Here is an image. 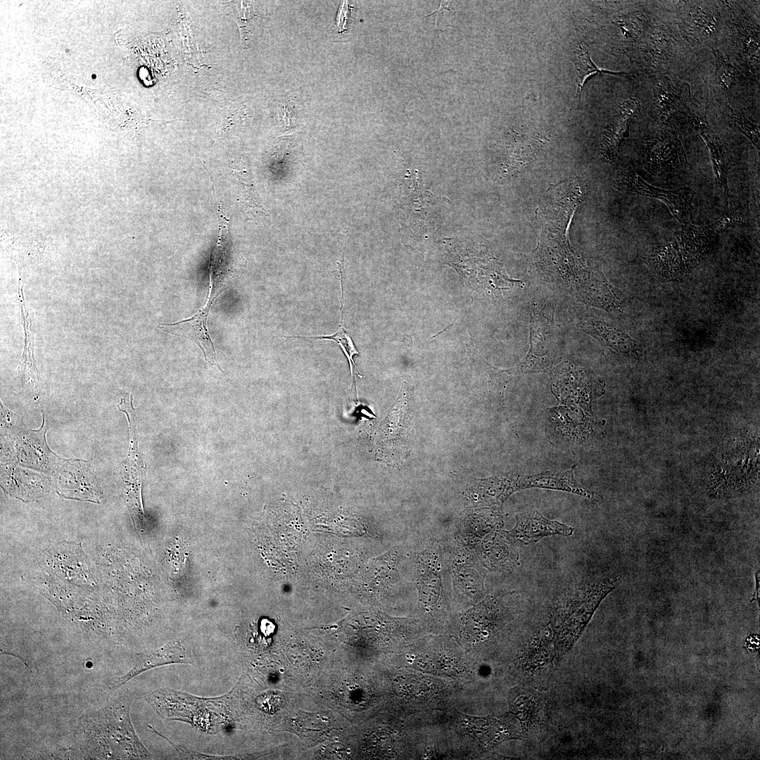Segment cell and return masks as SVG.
<instances>
[{
    "mask_svg": "<svg viewBox=\"0 0 760 760\" xmlns=\"http://www.w3.org/2000/svg\"><path fill=\"white\" fill-rule=\"evenodd\" d=\"M716 62V76L719 85L725 90H729L736 81V69L728 61L724 58L718 50L713 49Z\"/></svg>",
    "mask_w": 760,
    "mask_h": 760,
    "instance_id": "26",
    "label": "cell"
},
{
    "mask_svg": "<svg viewBox=\"0 0 760 760\" xmlns=\"http://www.w3.org/2000/svg\"><path fill=\"white\" fill-rule=\"evenodd\" d=\"M640 154L646 169L662 178L678 175L688 165L683 145L671 129L659 130L649 136L644 141Z\"/></svg>",
    "mask_w": 760,
    "mask_h": 760,
    "instance_id": "4",
    "label": "cell"
},
{
    "mask_svg": "<svg viewBox=\"0 0 760 760\" xmlns=\"http://www.w3.org/2000/svg\"><path fill=\"white\" fill-rule=\"evenodd\" d=\"M519 489L542 488L573 493L593 499V493L581 486L574 477L573 469L564 472H543L519 478Z\"/></svg>",
    "mask_w": 760,
    "mask_h": 760,
    "instance_id": "14",
    "label": "cell"
},
{
    "mask_svg": "<svg viewBox=\"0 0 760 760\" xmlns=\"http://www.w3.org/2000/svg\"><path fill=\"white\" fill-rule=\"evenodd\" d=\"M718 21L716 11L708 6H698L687 19V34L693 37L708 39L716 32Z\"/></svg>",
    "mask_w": 760,
    "mask_h": 760,
    "instance_id": "19",
    "label": "cell"
},
{
    "mask_svg": "<svg viewBox=\"0 0 760 760\" xmlns=\"http://www.w3.org/2000/svg\"><path fill=\"white\" fill-rule=\"evenodd\" d=\"M519 555L509 538L493 531L481 544V560L490 571H508L519 564Z\"/></svg>",
    "mask_w": 760,
    "mask_h": 760,
    "instance_id": "13",
    "label": "cell"
},
{
    "mask_svg": "<svg viewBox=\"0 0 760 760\" xmlns=\"http://www.w3.org/2000/svg\"><path fill=\"white\" fill-rule=\"evenodd\" d=\"M343 317V313L341 312V324H340L338 330L334 334L321 336H297L287 337L329 340L336 342L340 346L343 354L345 355L348 361L350 375L351 377L353 378V369L356 371L358 376H360V374L357 369L356 368L354 361V357L355 355H358L359 352L357 350L351 336L349 335L348 332L344 327Z\"/></svg>",
    "mask_w": 760,
    "mask_h": 760,
    "instance_id": "21",
    "label": "cell"
},
{
    "mask_svg": "<svg viewBox=\"0 0 760 760\" xmlns=\"http://www.w3.org/2000/svg\"><path fill=\"white\" fill-rule=\"evenodd\" d=\"M211 306L212 304L205 302L203 308L191 317L172 324H162L158 327L165 332L194 341L201 349L208 364L216 366L223 372L217 362L214 346L207 328V319Z\"/></svg>",
    "mask_w": 760,
    "mask_h": 760,
    "instance_id": "8",
    "label": "cell"
},
{
    "mask_svg": "<svg viewBox=\"0 0 760 760\" xmlns=\"http://www.w3.org/2000/svg\"><path fill=\"white\" fill-rule=\"evenodd\" d=\"M213 191L218 213L219 229L209 265L210 289L206 300L211 303L228 288L234 272V262L233 245L229 230V220L217 201L213 186Z\"/></svg>",
    "mask_w": 760,
    "mask_h": 760,
    "instance_id": "5",
    "label": "cell"
},
{
    "mask_svg": "<svg viewBox=\"0 0 760 760\" xmlns=\"http://www.w3.org/2000/svg\"><path fill=\"white\" fill-rule=\"evenodd\" d=\"M232 11L228 16L236 23L241 37V44L247 48L251 36V29L248 27L255 15L252 13L250 5L246 1H235L232 4Z\"/></svg>",
    "mask_w": 760,
    "mask_h": 760,
    "instance_id": "24",
    "label": "cell"
},
{
    "mask_svg": "<svg viewBox=\"0 0 760 760\" xmlns=\"http://www.w3.org/2000/svg\"><path fill=\"white\" fill-rule=\"evenodd\" d=\"M269 695L270 699H269L268 702L266 700L262 702L264 706L263 709L270 711H277L280 709L284 705L285 699L283 695L273 692Z\"/></svg>",
    "mask_w": 760,
    "mask_h": 760,
    "instance_id": "28",
    "label": "cell"
},
{
    "mask_svg": "<svg viewBox=\"0 0 760 760\" xmlns=\"http://www.w3.org/2000/svg\"><path fill=\"white\" fill-rule=\"evenodd\" d=\"M96 77V75L95 74L91 75V78L92 79H95Z\"/></svg>",
    "mask_w": 760,
    "mask_h": 760,
    "instance_id": "29",
    "label": "cell"
},
{
    "mask_svg": "<svg viewBox=\"0 0 760 760\" xmlns=\"http://www.w3.org/2000/svg\"><path fill=\"white\" fill-rule=\"evenodd\" d=\"M467 727L473 736L484 747L521 737V733L507 715L498 717L467 718Z\"/></svg>",
    "mask_w": 760,
    "mask_h": 760,
    "instance_id": "12",
    "label": "cell"
},
{
    "mask_svg": "<svg viewBox=\"0 0 760 760\" xmlns=\"http://www.w3.org/2000/svg\"><path fill=\"white\" fill-rule=\"evenodd\" d=\"M588 299L592 304L607 310L613 311L621 308V302L612 286L599 271L595 273L588 288Z\"/></svg>",
    "mask_w": 760,
    "mask_h": 760,
    "instance_id": "20",
    "label": "cell"
},
{
    "mask_svg": "<svg viewBox=\"0 0 760 760\" xmlns=\"http://www.w3.org/2000/svg\"><path fill=\"white\" fill-rule=\"evenodd\" d=\"M455 583L457 588L467 591L470 595L480 596L483 593V578L475 569L456 563L453 567Z\"/></svg>",
    "mask_w": 760,
    "mask_h": 760,
    "instance_id": "22",
    "label": "cell"
},
{
    "mask_svg": "<svg viewBox=\"0 0 760 760\" xmlns=\"http://www.w3.org/2000/svg\"><path fill=\"white\" fill-rule=\"evenodd\" d=\"M588 334L617 353L638 356L640 348L635 341L621 331L600 321H590L582 326Z\"/></svg>",
    "mask_w": 760,
    "mask_h": 760,
    "instance_id": "16",
    "label": "cell"
},
{
    "mask_svg": "<svg viewBox=\"0 0 760 760\" xmlns=\"http://www.w3.org/2000/svg\"><path fill=\"white\" fill-rule=\"evenodd\" d=\"M640 109V103L638 99H627L621 104L619 113L607 127L601 151L607 162L613 163L617 159L621 146L628 136L631 123Z\"/></svg>",
    "mask_w": 760,
    "mask_h": 760,
    "instance_id": "11",
    "label": "cell"
},
{
    "mask_svg": "<svg viewBox=\"0 0 760 760\" xmlns=\"http://www.w3.org/2000/svg\"><path fill=\"white\" fill-rule=\"evenodd\" d=\"M616 583L614 577L599 578L579 584L565 594L553 616L552 634L557 657L573 647Z\"/></svg>",
    "mask_w": 760,
    "mask_h": 760,
    "instance_id": "3",
    "label": "cell"
},
{
    "mask_svg": "<svg viewBox=\"0 0 760 760\" xmlns=\"http://www.w3.org/2000/svg\"><path fill=\"white\" fill-rule=\"evenodd\" d=\"M516 524L507 533L523 545H532L545 537L571 536L574 528L545 518L537 510L516 515Z\"/></svg>",
    "mask_w": 760,
    "mask_h": 760,
    "instance_id": "7",
    "label": "cell"
},
{
    "mask_svg": "<svg viewBox=\"0 0 760 760\" xmlns=\"http://www.w3.org/2000/svg\"><path fill=\"white\" fill-rule=\"evenodd\" d=\"M620 189L632 194L658 198L665 203L673 216L683 224L690 222L695 192L690 187L665 190L652 186L635 172L624 174L619 182Z\"/></svg>",
    "mask_w": 760,
    "mask_h": 760,
    "instance_id": "6",
    "label": "cell"
},
{
    "mask_svg": "<svg viewBox=\"0 0 760 760\" xmlns=\"http://www.w3.org/2000/svg\"><path fill=\"white\" fill-rule=\"evenodd\" d=\"M737 222L735 217L727 215L704 227L688 223L673 241L654 248L645 260L661 279H681L709 255L720 233Z\"/></svg>",
    "mask_w": 760,
    "mask_h": 760,
    "instance_id": "2",
    "label": "cell"
},
{
    "mask_svg": "<svg viewBox=\"0 0 760 760\" xmlns=\"http://www.w3.org/2000/svg\"><path fill=\"white\" fill-rule=\"evenodd\" d=\"M499 614L497 599L487 597L463 616L461 623L463 636L472 642L489 638L498 626Z\"/></svg>",
    "mask_w": 760,
    "mask_h": 760,
    "instance_id": "10",
    "label": "cell"
},
{
    "mask_svg": "<svg viewBox=\"0 0 760 760\" xmlns=\"http://www.w3.org/2000/svg\"><path fill=\"white\" fill-rule=\"evenodd\" d=\"M391 746V740L387 734H374L368 740V747L372 753L376 755L384 754L389 751Z\"/></svg>",
    "mask_w": 760,
    "mask_h": 760,
    "instance_id": "27",
    "label": "cell"
},
{
    "mask_svg": "<svg viewBox=\"0 0 760 760\" xmlns=\"http://www.w3.org/2000/svg\"><path fill=\"white\" fill-rule=\"evenodd\" d=\"M730 122L743 134H745L756 147L760 148L759 126L750 121L745 113L732 108L728 101L726 104Z\"/></svg>",
    "mask_w": 760,
    "mask_h": 760,
    "instance_id": "25",
    "label": "cell"
},
{
    "mask_svg": "<svg viewBox=\"0 0 760 760\" xmlns=\"http://www.w3.org/2000/svg\"><path fill=\"white\" fill-rule=\"evenodd\" d=\"M691 121L695 129L706 143L712 162L716 183L727 199V203L733 198L730 194L727 185L726 165L724 160L721 148L715 137L712 134L710 127L706 119V113L702 115L700 113H692Z\"/></svg>",
    "mask_w": 760,
    "mask_h": 760,
    "instance_id": "15",
    "label": "cell"
},
{
    "mask_svg": "<svg viewBox=\"0 0 760 760\" xmlns=\"http://www.w3.org/2000/svg\"><path fill=\"white\" fill-rule=\"evenodd\" d=\"M512 713L519 719L524 730L527 731L538 722V702L530 692L521 689H513L509 698Z\"/></svg>",
    "mask_w": 760,
    "mask_h": 760,
    "instance_id": "18",
    "label": "cell"
},
{
    "mask_svg": "<svg viewBox=\"0 0 760 760\" xmlns=\"http://www.w3.org/2000/svg\"><path fill=\"white\" fill-rule=\"evenodd\" d=\"M654 105L659 114L664 118H668L678 106V97L670 82L664 80L659 82L653 90Z\"/></svg>",
    "mask_w": 760,
    "mask_h": 760,
    "instance_id": "23",
    "label": "cell"
},
{
    "mask_svg": "<svg viewBox=\"0 0 760 760\" xmlns=\"http://www.w3.org/2000/svg\"><path fill=\"white\" fill-rule=\"evenodd\" d=\"M572 62L576 72L577 94L581 99V91L585 80L597 73H607L626 77L625 72H614L597 66L591 59L589 46L586 42H579L573 51Z\"/></svg>",
    "mask_w": 760,
    "mask_h": 760,
    "instance_id": "17",
    "label": "cell"
},
{
    "mask_svg": "<svg viewBox=\"0 0 760 760\" xmlns=\"http://www.w3.org/2000/svg\"><path fill=\"white\" fill-rule=\"evenodd\" d=\"M132 703L120 697L105 707L87 715L77 732V745L84 759H153L141 743L129 717Z\"/></svg>",
    "mask_w": 760,
    "mask_h": 760,
    "instance_id": "1",
    "label": "cell"
},
{
    "mask_svg": "<svg viewBox=\"0 0 760 760\" xmlns=\"http://www.w3.org/2000/svg\"><path fill=\"white\" fill-rule=\"evenodd\" d=\"M186 650L178 645H166L137 655L134 666L125 674L114 677L106 683L108 690H115L136 676L155 667L170 664H191Z\"/></svg>",
    "mask_w": 760,
    "mask_h": 760,
    "instance_id": "9",
    "label": "cell"
}]
</instances>
